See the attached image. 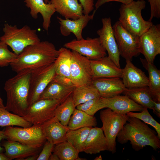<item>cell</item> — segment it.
I'll list each match as a JSON object with an SVG mask.
<instances>
[{"label": "cell", "mask_w": 160, "mask_h": 160, "mask_svg": "<svg viewBox=\"0 0 160 160\" xmlns=\"http://www.w3.org/2000/svg\"><path fill=\"white\" fill-rule=\"evenodd\" d=\"M5 106L4 105L3 100L1 98L0 94V107H5Z\"/></svg>", "instance_id": "47"}, {"label": "cell", "mask_w": 160, "mask_h": 160, "mask_svg": "<svg viewBox=\"0 0 160 160\" xmlns=\"http://www.w3.org/2000/svg\"><path fill=\"white\" fill-rule=\"evenodd\" d=\"M3 31L4 34L0 37V41L10 47L13 52L17 55L28 46L40 41L36 30L31 29L27 25L19 28L16 25L6 23Z\"/></svg>", "instance_id": "5"}, {"label": "cell", "mask_w": 160, "mask_h": 160, "mask_svg": "<svg viewBox=\"0 0 160 160\" xmlns=\"http://www.w3.org/2000/svg\"><path fill=\"white\" fill-rule=\"evenodd\" d=\"M137 104L153 110L154 101L148 86L127 88L122 93Z\"/></svg>", "instance_id": "27"}, {"label": "cell", "mask_w": 160, "mask_h": 160, "mask_svg": "<svg viewBox=\"0 0 160 160\" xmlns=\"http://www.w3.org/2000/svg\"><path fill=\"white\" fill-rule=\"evenodd\" d=\"M97 125V120L95 117L76 108L67 126L69 129L75 130L85 127H93Z\"/></svg>", "instance_id": "30"}, {"label": "cell", "mask_w": 160, "mask_h": 160, "mask_svg": "<svg viewBox=\"0 0 160 160\" xmlns=\"http://www.w3.org/2000/svg\"><path fill=\"white\" fill-rule=\"evenodd\" d=\"M6 139L4 133V130H1L0 129V143L1 140ZM4 148L1 147L0 144V153H2L4 151Z\"/></svg>", "instance_id": "43"}, {"label": "cell", "mask_w": 160, "mask_h": 160, "mask_svg": "<svg viewBox=\"0 0 160 160\" xmlns=\"http://www.w3.org/2000/svg\"><path fill=\"white\" fill-rule=\"evenodd\" d=\"M71 95L76 107L89 100L100 97L97 89L92 83L75 87Z\"/></svg>", "instance_id": "29"}, {"label": "cell", "mask_w": 160, "mask_h": 160, "mask_svg": "<svg viewBox=\"0 0 160 160\" xmlns=\"http://www.w3.org/2000/svg\"><path fill=\"white\" fill-rule=\"evenodd\" d=\"M112 28L120 55L126 60L131 61L133 57L140 54V37L126 30L119 21Z\"/></svg>", "instance_id": "8"}, {"label": "cell", "mask_w": 160, "mask_h": 160, "mask_svg": "<svg viewBox=\"0 0 160 160\" xmlns=\"http://www.w3.org/2000/svg\"><path fill=\"white\" fill-rule=\"evenodd\" d=\"M123 83L127 88L148 86V77L140 69L136 67L131 61L126 60V64L122 69Z\"/></svg>", "instance_id": "20"}, {"label": "cell", "mask_w": 160, "mask_h": 160, "mask_svg": "<svg viewBox=\"0 0 160 160\" xmlns=\"http://www.w3.org/2000/svg\"><path fill=\"white\" fill-rule=\"evenodd\" d=\"M39 154H36L30 156L23 159V160H37Z\"/></svg>", "instance_id": "44"}, {"label": "cell", "mask_w": 160, "mask_h": 160, "mask_svg": "<svg viewBox=\"0 0 160 160\" xmlns=\"http://www.w3.org/2000/svg\"><path fill=\"white\" fill-rule=\"evenodd\" d=\"M17 55L10 51L8 46L0 41V66L6 67L10 65L16 58Z\"/></svg>", "instance_id": "37"}, {"label": "cell", "mask_w": 160, "mask_h": 160, "mask_svg": "<svg viewBox=\"0 0 160 160\" xmlns=\"http://www.w3.org/2000/svg\"><path fill=\"white\" fill-rule=\"evenodd\" d=\"M49 160H60L57 155L54 153L52 154L50 156L49 159Z\"/></svg>", "instance_id": "45"}, {"label": "cell", "mask_w": 160, "mask_h": 160, "mask_svg": "<svg viewBox=\"0 0 160 160\" xmlns=\"http://www.w3.org/2000/svg\"><path fill=\"white\" fill-rule=\"evenodd\" d=\"M25 6L30 10V14L32 18L36 19L40 13L42 16V26L47 32L50 27L51 18L56 12L53 4L49 2L46 3L44 0H24Z\"/></svg>", "instance_id": "21"}, {"label": "cell", "mask_w": 160, "mask_h": 160, "mask_svg": "<svg viewBox=\"0 0 160 160\" xmlns=\"http://www.w3.org/2000/svg\"><path fill=\"white\" fill-rule=\"evenodd\" d=\"M94 160H102V158L101 155H100L96 157L94 159Z\"/></svg>", "instance_id": "48"}, {"label": "cell", "mask_w": 160, "mask_h": 160, "mask_svg": "<svg viewBox=\"0 0 160 160\" xmlns=\"http://www.w3.org/2000/svg\"><path fill=\"white\" fill-rule=\"evenodd\" d=\"M92 79L104 78H120L122 69L119 68L108 56L90 60Z\"/></svg>", "instance_id": "16"}, {"label": "cell", "mask_w": 160, "mask_h": 160, "mask_svg": "<svg viewBox=\"0 0 160 160\" xmlns=\"http://www.w3.org/2000/svg\"><path fill=\"white\" fill-rule=\"evenodd\" d=\"M140 61L148 74V87L153 101L160 102V71L154 65L145 59L140 58Z\"/></svg>", "instance_id": "26"}, {"label": "cell", "mask_w": 160, "mask_h": 160, "mask_svg": "<svg viewBox=\"0 0 160 160\" xmlns=\"http://www.w3.org/2000/svg\"><path fill=\"white\" fill-rule=\"evenodd\" d=\"M14 126L22 127H31L32 125L23 117L12 113L7 110L5 107L0 108V127Z\"/></svg>", "instance_id": "32"}, {"label": "cell", "mask_w": 160, "mask_h": 160, "mask_svg": "<svg viewBox=\"0 0 160 160\" xmlns=\"http://www.w3.org/2000/svg\"><path fill=\"white\" fill-rule=\"evenodd\" d=\"M64 47L76 51L90 60H95L106 56V51L98 37L74 39L65 43Z\"/></svg>", "instance_id": "12"}, {"label": "cell", "mask_w": 160, "mask_h": 160, "mask_svg": "<svg viewBox=\"0 0 160 160\" xmlns=\"http://www.w3.org/2000/svg\"><path fill=\"white\" fill-rule=\"evenodd\" d=\"M4 133L8 140L18 142L36 148H40L46 140L41 126L32 125L27 128L7 126Z\"/></svg>", "instance_id": "7"}, {"label": "cell", "mask_w": 160, "mask_h": 160, "mask_svg": "<svg viewBox=\"0 0 160 160\" xmlns=\"http://www.w3.org/2000/svg\"><path fill=\"white\" fill-rule=\"evenodd\" d=\"M146 6L144 0L133 1L128 4H122L119 10V21L123 27L132 34L140 36L153 24L143 18L142 10Z\"/></svg>", "instance_id": "4"}, {"label": "cell", "mask_w": 160, "mask_h": 160, "mask_svg": "<svg viewBox=\"0 0 160 160\" xmlns=\"http://www.w3.org/2000/svg\"><path fill=\"white\" fill-rule=\"evenodd\" d=\"M96 10L94 11L91 15H83L79 18L75 20L63 19L57 17L60 24V31L61 34L67 36L71 33L74 34L77 40L83 39V29L87 26L89 22L93 20Z\"/></svg>", "instance_id": "17"}, {"label": "cell", "mask_w": 160, "mask_h": 160, "mask_svg": "<svg viewBox=\"0 0 160 160\" xmlns=\"http://www.w3.org/2000/svg\"><path fill=\"white\" fill-rule=\"evenodd\" d=\"M70 74L71 81L75 87L91 84L93 79L90 60L72 50Z\"/></svg>", "instance_id": "11"}, {"label": "cell", "mask_w": 160, "mask_h": 160, "mask_svg": "<svg viewBox=\"0 0 160 160\" xmlns=\"http://www.w3.org/2000/svg\"><path fill=\"white\" fill-rule=\"evenodd\" d=\"M52 152L60 160H77L79 157V152L67 141L55 145Z\"/></svg>", "instance_id": "34"}, {"label": "cell", "mask_w": 160, "mask_h": 160, "mask_svg": "<svg viewBox=\"0 0 160 160\" xmlns=\"http://www.w3.org/2000/svg\"><path fill=\"white\" fill-rule=\"evenodd\" d=\"M101 99L104 108H109L120 114H126L130 111L141 112L144 108L126 95H119L110 98L101 97Z\"/></svg>", "instance_id": "19"}, {"label": "cell", "mask_w": 160, "mask_h": 160, "mask_svg": "<svg viewBox=\"0 0 160 160\" xmlns=\"http://www.w3.org/2000/svg\"><path fill=\"white\" fill-rule=\"evenodd\" d=\"M102 28L98 30L97 33L100 41L108 53V57L119 68L120 54L114 36L111 20L110 17L103 18L101 19Z\"/></svg>", "instance_id": "15"}, {"label": "cell", "mask_w": 160, "mask_h": 160, "mask_svg": "<svg viewBox=\"0 0 160 160\" xmlns=\"http://www.w3.org/2000/svg\"><path fill=\"white\" fill-rule=\"evenodd\" d=\"M92 127H85L75 130L69 129L66 134V141L79 152H83L85 142Z\"/></svg>", "instance_id": "31"}, {"label": "cell", "mask_w": 160, "mask_h": 160, "mask_svg": "<svg viewBox=\"0 0 160 160\" xmlns=\"http://www.w3.org/2000/svg\"><path fill=\"white\" fill-rule=\"evenodd\" d=\"M134 0H98L96 2L95 7V10L103 4L108 2L112 1L119 2L122 4H128L133 1Z\"/></svg>", "instance_id": "41"}, {"label": "cell", "mask_w": 160, "mask_h": 160, "mask_svg": "<svg viewBox=\"0 0 160 160\" xmlns=\"http://www.w3.org/2000/svg\"><path fill=\"white\" fill-rule=\"evenodd\" d=\"M56 10L65 19L75 20L83 15V9L78 0H50Z\"/></svg>", "instance_id": "25"}, {"label": "cell", "mask_w": 160, "mask_h": 160, "mask_svg": "<svg viewBox=\"0 0 160 160\" xmlns=\"http://www.w3.org/2000/svg\"><path fill=\"white\" fill-rule=\"evenodd\" d=\"M41 126L44 137L47 141L55 145L66 141V134L69 129L55 116Z\"/></svg>", "instance_id": "22"}, {"label": "cell", "mask_w": 160, "mask_h": 160, "mask_svg": "<svg viewBox=\"0 0 160 160\" xmlns=\"http://www.w3.org/2000/svg\"><path fill=\"white\" fill-rule=\"evenodd\" d=\"M139 51L149 63L160 54V24H153L139 39Z\"/></svg>", "instance_id": "13"}, {"label": "cell", "mask_w": 160, "mask_h": 160, "mask_svg": "<svg viewBox=\"0 0 160 160\" xmlns=\"http://www.w3.org/2000/svg\"><path fill=\"white\" fill-rule=\"evenodd\" d=\"M151 8V15L148 21L152 22L153 18H160V0H148Z\"/></svg>", "instance_id": "39"}, {"label": "cell", "mask_w": 160, "mask_h": 160, "mask_svg": "<svg viewBox=\"0 0 160 160\" xmlns=\"http://www.w3.org/2000/svg\"><path fill=\"white\" fill-rule=\"evenodd\" d=\"M92 84L98 92L100 97L111 98L120 95L126 89L120 78H104L93 79Z\"/></svg>", "instance_id": "18"}, {"label": "cell", "mask_w": 160, "mask_h": 160, "mask_svg": "<svg viewBox=\"0 0 160 160\" xmlns=\"http://www.w3.org/2000/svg\"><path fill=\"white\" fill-rule=\"evenodd\" d=\"M75 87L70 79L55 74L41 95L39 99L64 101L72 93Z\"/></svg>", "instance_id": "14"}, {"label": "cell", "mask_w": 160, "mask_h": 160, "mask_svg": "<svg viewBox=\"0 0 160 160\" xmlns=\"http://www.w3.org/2000/svg\"><path fill=\"white\" fill-rule=\"evenodd\" d=\"M58 50V56L54 62L56 74L71 79L70 65L72 50L64 47Z\"/></svg>", "instance_id": "28"}, {"label": "cell", "mask_w": 160, "mask_h": 160, "mask_svg": "<svg viewBox=\"0 0 160 160\" xmlns=\"http://www.w3.org/2000/svg\"><path fill=\"white\" fill-rule=\"evenodd\" d=\"M43 145L37 160H48L55 146V145L48 141H45Z\"/></svg>", "instance_id": "38"}, {"label": "cell", "mask_w": 160, "mask_h": 160, "mask_svg": "<svg viewBox=\"0 0 160 160\" xmlns=\"http://www.w3.org/2000/svg\"><path fill=\"white\" fill-rule=\"evenodd\" d=\"M31 72L29 70L18 72L6 81L4 84L7 97L6 109L22 117L29 106L28 98Z\"/></svg>", "instance_id": "3"}, {"label": "cell", "mask_w": 160, "mask_h": 160, "mask_svg": "<svg viewBox=\"0 0 160 160\" xmlns=\"http://www.w3.org/2000/svg\"><path fill=\"white\" fill-rule=\"evenodd\" d=\"M0 160H10L4 154L2 153H0Z\"/></svg>", "instance_id": "46"}, {"label": "cell", "mask_w": 160, "mask_h": 160, "mask_svg": "<svg viewBox=\"0 0 160 160\" xmlns=\"http://www.w3.org/2000/svg\"><path fill=\"white\" fill-rule=\"evenodd\" d=\"M153 113L158 117H160V102L154 101V106L152 110Z\"/></svg>", "instance_id": "42"}, {"label": "cell", "mask_w": 160, "mask_h": 160, "mask_svg": "<svg viewBox=\"0 0 160 160\" xmlns=\"http://www.w3.org/2000/svg\"><path fill=\"white\" fill-rule=\"evenodd\" d=\"M76 108L92 116H94L97 111L104 108L100 97L89 100L77 105Z\"/></svg>", "instance_id": "36"}, {"label": "cell", "mask_w": 160, "mask_h": 160, "mask_svg": "<svg viewBox=\"0 0 160 160\" xmlns=\"http://www.w3.org/2000/svg\"><path fill=\"white\" fill-rule=\"evenodd\" d=\"M2 145L5 150V155L10 160L23 159L30 156L38 154L40 148H36L24 145L17 141L8 140Z\"/></svg>", "instance_id": "24"}, {"label": "cell", "mask_w": 160, "mask_h": 160, "mask_svg": "<svg viewBox=\"0 0 160 160\" xmlns=\"http://www.w3.org/2000/svg\"><path fill=\"white\" fill-rule=\"evenodd\" d=\"M46 3H48L49 1V0H44Z\"/></svg>", "instance_id": "49"}, {"label": "cell", "mask_w": 160, "mask_h": 160, "mask_svg": "<svg viewBox=\"0 0 160 160\" xmlns=\"http://www.w3.org/2000/svg\"><path fill=\"white\" fill-rule=\"evenodd\" d=\"M71 94L57 106L55 112V116L61 124L65 126H68L70 118L76 108Z\"/></svg>", "instance_id": "33"}, {"label": "cell", "mask_w": 160, "mask_h": 160, "mask_svg": "<svg viewBox=\"0 0 160 160\" xmlns=\"http://www.w3.org/2000/svg\"><path fill=\"white\" fill-rule=\"evenodd\" d=\"M55 74L54 63L32 71L28 98L29 106L39 100L41 95Z\"/></svg>", "instance_id": "10"}, {"label": "cell", "mask_w": 160, "mask_h": 160, "mask_svg": "<svg viewBox=\"0 0 160 160\" xmlns=\"http://www.w3.org/2000/svg\"><path fill=\"white\" fill-rule=\"evenodd\" d=\"M61 103L54 100H39L28 106L23 117L32 125L41 126L55 116V110Z\"/></svg>", "instance_id": "9"}, {"label": "cell", "mask_w": 160, "mask_h": 160, "mask_svg": "<svg viewBox=\"0 0 160 160\" xmlns=\"http://www.w3.org/2000/svg\"><path fill=\"white\" fill-rule=\"evenodd\" d=\"M116 137L117 141L122 144L129 141L132 148L136 151L146 146L156 150L160 148V139L156 132L135 117H129Z\"/></svg>", "instance_id": "2"}, {"label": "cell", "mask_w": 160, "mask_h": 160, "mask_svg": "<svg viewBox=\"0 0 160 160\" xmlns=\"http://www.w3.org/2000/svg\"><path fill=\"white\" fill-rule=\"evenodd\" d=\"M127 114L129 117L138 118L145 123L152 126L155 129L158 137L160 139V124L151 115L147 108L144 107L143 110L140 113L130 111L127 113Z\"/></svg>", "instance_id": "35"}, {"label": "cell", "mask_w": 160, "mask_h": 160, "mask_svg": "<svg viewBox=\"0 0 160 160\" xmlns=\"http://www.w3.org/2000/svg\"><path fill=\"white\" fill-rule=\"evenodd\" d=\"M58 54L53 43L40 41L26 47L10 65L17 73L25 70L32 71L54 63Z\"/></svg>", "instance_id": "1"}, {"label": "cell", "mask_w": 160, "mask_h": 160, "mask_svg": "<svg viewBox=\"0 0 160 160\" xmlns=\"http://www.w3.org/2000/svg\"><path fill=\"white\" fill-rule=\"evenodd\" d=\"M101 111L100 118L102 129L106 137L109 151L113 154L116 152V139L129 117L127 114L121 115L115 113L108 108Z\"/></svg>", "instance_id": "6"}, {"label": "cell", "mask_w": 160, "mask_h": 160, "mask_svg": "<svg viewBox=\"0 0 160 160\" xmlns=\"http://www.w3.org/2000/svg\"><path fill=\"white\" fill-rule=\"evenodd\" d=\"M84 15H89L94 9V0H79Z\"/></svg>", "instance_id": "40"}, {"label": "cell", "mask_w": 160, "mask_h": 160, "mask_svg": "<svg viewBox=\"0 0 160 160\" xmlns=\"http://www.w3.org/2000/svg\"><path fill=\"white\" fill-rule=\"evenodd\" d=\"M108 150L107 140L102 128L92 127L85 142L83 152L92 154Z\"/></svg>", "instance_id": "23"}]
</instances>
